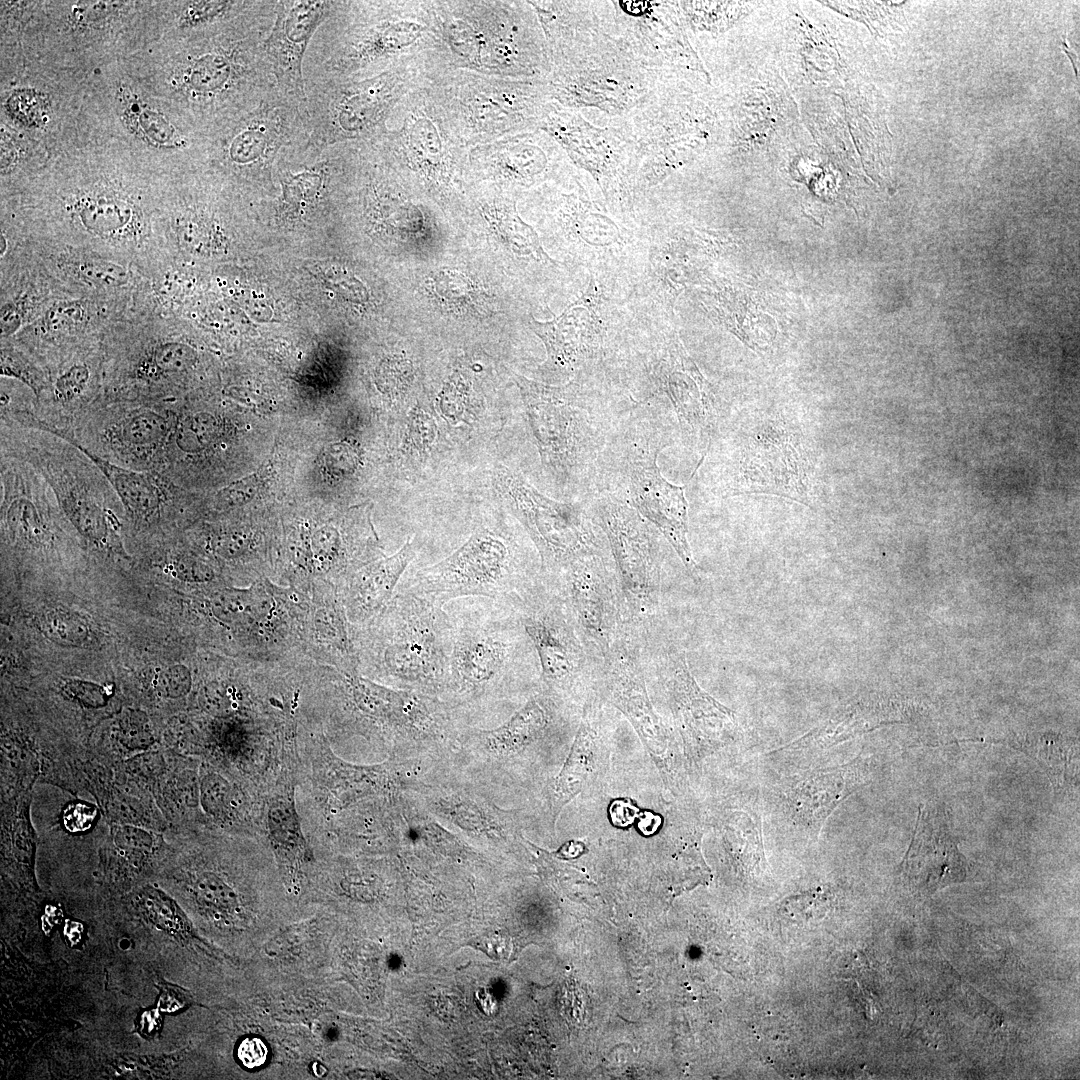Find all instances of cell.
Returning <instances> with one entry per match:
<instances>
[{
	"instance_id": "cell-1",
	"label": "cell",
	"mask_w": 1080,
	"mask_h": 1080,
	"mask_svg": "<svg viewBox=\"0 0 1080 1080\" xmlns=\"http://www.w3.org/2000/svg\"><path fill=\"white\" fill-rule=\"evenodd\" d=\"M276 0L193 34L170 67L169 86L194 125L207 131L255 106L277 89L264 51Z\"/></svg>"
},
{
	"instance_id": "cell-2",
	"label": "cell",
	"mask_w": 1080,
	"mask_h": 1080,
	"mask_svg": "<svg viewBox=\"0 0 1080 1080\" xmlns=\"http://www.w3.org/2000/svg\"><path fill=\"white\" fill-rule=\"evenodd\" d=\"M472 598L446 604L452 650L445 690L471 700L516 683L542 685L536 651L509 606L491 598Z\"/></svg>"
},
{
	"instance_id": "cell-3",
	"label": "cell",
	"mask_w": 1080,
	"mask_h": 1080,
	"mask_svg": "<svg viewBox=\"0 0 1080 1080\" xmlns=\"http://www.w3.org/2000/svg\"><path fill=\"white\" fill-rule=\"evenodd\" d=\"M540 559H532L500 529H476L452 554L420 569L408 591L434 604L466 597L498 601L525 593L541 578Z\"/></svg>"
},
{
	"instance_id": "cell-4",
	"label": "cell",
	"mask_w": 1080,
	"mask_h": 1080,
	"mask_svg": "<svg viewBox=\"0 0 1080 1080\" xmlns=\"http://www.w3.org/2000/svg\"><path fill=\"white\" fill-rule=\"evenodd\" d=\"M515 382L544 467L561 483L584 479L608 445L604 413L576 382L550 386L519 375Z\"/></svg>"
},
{
	"instance_id": "cell-5",
	"label": "cell",
	"mask_w": 1080,
	"mask_h": 1080,
	"mask_svg": "<svg viewBox=\"0 0 1080 1080\" xmlns=\"http://www.w3.org/2000/svg\"><path fill=\"white\" fill-rule=\"evenodd\" d=\"M536 651L544 691L561 705H584L595 693L601 662L580 636L560 595L543 576L504 601Z\"/></svg>"
},
{
	"instance_id": "cell-6",
	"label": "cell",
	"mask_w": 1080,
	"mask_h": 1080,
	"mask_svg": "<svg viewBox=\"0 0 1080 1080\" xmlns=\"http://www.w3.org/2000/svg\"><path fill=\"white\" fill-rule=\"evenodd\" d=\"M306 141L304 106L277 88L255 106L208 130L202 145L225 174L263 185L274 179L282 153Z\"/></svg>"
},
{
	"instance_id": "cell-7",
	"label": "cell",
	"mask_w": 1080,
	"mask_h": 1080,
	"mask_svg": "<svg viewBox=\"0 0 1080 1080\" xmlns=\"http://www.w3.org/2000/svg\"><path fill=\"white\" fill-rule=\"evenodd\" d=\"M668 443L656 431V423L631 420L619 443L616 458V495H610L635 509L673 547L688 572L699 577L688 542V503L684 487L667 481L657 458Z\"/></svg>"
},
{
	"instance_id": "cell-8",
	"label": "cell",
	"mask_w": 1080,
	"mask_h": 1080,
	"mask_svg": "<svg viewBox=\"0 0 1080 1080\" xmlns=\"http://www.w3.org/2000/svg\"><path fill=\"white\" fill-rule=\"evenodd\" d=\"M383 624L377 656L381 669L413 690H445L452 623L444 606L408 592L395 598Z\"/></svg>"
},
{
	"instance_id": "cell-9",
	"label": "cell",
	"mask_w": 1080,
	"mask_h": 1080,
	"mask_svg": "<svg viewBox=\"0 0 1080 1080\" xmlns=\"http://www.w3.org/2000/svg\"><path fill=\"white\" fill-rule=\"evenodd\" d=\"M168 403L97 399L66 430H48L110 462L158 471L175 416Z\"/></svg>"
},
{
	"instance_id": "cell-10",
	"label": "cell",
	"mask_w": 1080,
	"mask_h": 1080,
	"mask_svg": "<svg viewBox=\"0 0 1080 1080\" xmlns=\"http://www.w3.org/2000/svg\"><path fill=\"white\" fill-rule=\"evenodd\" d=\"M606 537L622 599L623 619L647 630L656 618L662 589L658 531L635 509L606 494L587 510Z\"/></svg>"
},
{
	"instance_id": "cell-11",
	"label": "cell",
	"mask_w": 1080,
	"mask_h": 1080,
	"mask_svg": "<svg viewBox=\"0 0 1080 1080\" xmlns=\"http://www.w3.org/2000/svg\"><path fill=\"white\" fill-rule=\"evenodd\" d=\"M496 486L533 543L544 575L580 557L610 552L605 535L582 506L549 498L505 467L496 471Z\"/></svg>"
},
{
	"instance_id": "cell-12",
	"label": "cell",
	"mask_w": 1080,
	"mask_h": 1080,
	"mask_svg": "<svg viewBox=\"0 0 1080 1080\" xmlns=\"http://www.w3.org/2000/svg\"><path fill=\"white\" fill-rule=\"evenodd\" d=\"M398 83L392 71L360 81L305 82L307 143L325 149L374 134L396 99Z\"/></svg>"
},
{
	"instance_id": "cell-13",
	"label": "cell",
	"mask_w": 1080,
	"mask_h": 1080,
	"mask_svg": "<svg viewBox=\"0 0 1080 1080\" xmlns=\"http://www.w3.org/2000/svg\"><path fill=\"white\" fill-rule=\"evenodd\" d=\"M598 36L578 48L556 87L557 97L569 106L596 107L621 115L647 104L653 80L615 40Z\"/></svg>"
},
{
	"instance_id": "cell-14",
	"label": "cell",
	"mask_w": 1080,
	"mask_h": 1080,
	"mask_svg": "<svg viewBox=\"0 0 1080 1080\" xmlns=\"http://www.w3.org/2000/svg\"><path fill=\"white\" fill-rule=\"evenodd\" d=\"M543 576L562 598L590 652L601 662L624 622L610 552L580 557L559 572Z\"/></svg>"
},
{
	"instance_id": "cell-15",
	"label": "cell",
	"mask_w": 1080,
	"mask_h": 1080,
	"mask_svg": "<svg viewBox=\"0 0 1080 1080\" xmlns=\"http://www.w3.org/2000/svg\"><path fill=\"white\" fill-rule=\"evenodd\" d=\"M646 631L623 622L601 661L595 692L629 720L654 755H664L669 731L650 701L644 674L643 645Z\"/></svg>"
},
{
	"instance_id": "cell-16",
	"label": "cell",
	"mask_w": 1080,
	"mask_h": 1080,
	"mask_svg": "<svg viewBox=\"0 0 1080 1080\" xmlns=\"http://www.w3.org/2000/svg\"><path fill=\"white\" fill-rule=\"evenodd\" d=\"M675 722L690 745H712L730 733L734 713L700 688L678 645L661 646L652 659Z\"/></svg>"
},
{
	"instance_id": "cell-17",
	"label": "cell",
	"mask_w": 1080,
	"mask_h": 1080,
	"mask_svg": "<svg viewBox=\"0 0 1080 1080\" xmlns=\"http://www.w3.org/2000/svg\"><path fill=\"white\" fill-rule=\"evenodd\" d=\"M548 130L567 149L570 157L591 173L606 196L626 190L638 170L634 138L618 129L597 128L579 115H557Z\"/></svg>"
},
{
	"instance_id": "cell-18",
	"label": "cell",
	"mask_w": 1080,
	"mask_h": 1080,
	"mask_svg": "<svg viewBox=\"0 0 1080 1080\" xmlns=\"http://www.w3.org/2000/svg\"><path fill=\"white\" fill-rule=\"evenodd\" d=\"M338 1L278 0L264 51L278 90L304 106L303 63L318 28L334 13Z\"/></svg>"
},
{
	"instance_id": "cell-19",
	"label": "cell",
	"mask_w": 1080,
	"mask_h": 1080,
	"mask_svg": "<svg viewBox=\"0 0 1080 1080\" xmlns=\"http://www.w3.org/2000/svg\"><path fill=\"white\" fill-rule=\"evenodd\" d=\"M968 864L958 849L946 812L921 805L909 848L900 865L902 878L922 895H932L966 880Z\"/></svg>"
},
{
	"instance_id": "cell-20",
	"label": "cell",
	"mask_w": 1080,
	"mask_h": 1080,
	"mask_svg": "<svg viewBox=\"0 0 1080 1080\" xmlns=\"http://www.w3.org/2000/svg\"><path fill=\"white\" fill-rule=\"evenodd\" d=\"M649 376L656 390L670 400L684 438L707 449L716 419L712 396L679 344H665L656 353Z\"/></svg>"
},
{
	"instance_id": "cell-21",
	"label": "cell",
	"mask_w": 1080,
	"mask_h": 1080,
	"mask_svg": "<svg viewBox=\"0 0 1080 1080\" xmlns=\"http://www.w3.org/2000/svg\"><path fill=\"white\" fill-rule=\"evenodd\" d=\"M600 292L594 280L575 305L557 319L540 323L532 321L533 331L543 340L548 358L545 370L569 378L600 351L602 331L596 316Z\"/></svg>"
},
{
	"instance_id": "cell-22",
	"label": "cell",
	"mask_w": 1080,
	"mask_h": 1080,
	"mask_svg": "<svg viewBox=\"0 0 1080 1080\" xmlns=\"http://www.w3.org/2000/svg\"><path fill=\"white\" fill-rule=\"evenodd\" d=\"M861 761L803 774L782 790L785 814L796 826L818 833L828 816L863 779Z\"/></svg>"
},
{
	"instance_id": "cell-23",
	"label": "cell",
	"mask_w": 1080,
	"mask_h": 1080,
	"mask_svg": "<svg viewBox=\"0 0 1080 1080\" xmlns=\"http://www.w3.org/2000/svg\"><path fill=\"white\" fill-rule=\"evenodd\" d=\"M39 254L44 270L56 282L84 293L85 297L120 298L135 282L131 266L86 249L44 244ZM64 289V288H63Z\"/></svg>"
},
{
	"instance_id": "cell-24",
	"label": "cell",
	"mask_w": 1080,
	"mask_h": 1080,
	"mask_svg": "<svg viewBox=\"0 0 1080 1080\" xmlns=\"http://www.w3.org/2000/svg\"><path fill=\"white\" fill-rule=\"evenodd\" d=\"M74 447L86 455L106 477L121 501L124 515L130 523L140 528L153 526L160 521L173 495L170 480L166 475L157 471L127 468L82 447Z\"/></svg>"
},
{
	"instance_id": "cell-25",
	"label": "cell",
	"mask_w": 1080,
	"mask_h": 1080,
	"mask_svg": "<svg viewBox=\"0 0 1080 1080\" xmlns=\"http://www.w3.org/2000/svg\"><path fill=\"white\" fill-rule=\"evenodd\" d=\"M117 100L119 113L126 126L149 146L168 152L185 153L194 149L195 142H202L129 88L121 87Z\"/></svg>"
},
{
	"instance_id": "cell-26",
	"label": "cell",
	"mask_w": 1080,
	"mask_h": 1080,
	"mask_svg": "<svg viewBox=\"0 0 1080 1080\" xmlns=\"http://www.w3.org/2000/svg\"><path fill=\"white\" fill-rule=\"evenodd\" d=\"M594 695L583 707V717L566 764L554 788L555 816L571 799L581 792L592 775L596 762L599 736L595 728Z\"/></svg>"
},
{
	"instance_id": "cell-27",
	"label": "cell",
	"mask_w": 1080,
	"mask_h": 1080,
	"mask_svg": "<svg viewBox=\"0 0 1080 1080\" xmlns=\"http://www.w3.org/2000/svg\"><path fill=\"white\" fill-rule=\"evenodd\" d=\"M169 228L180 246L195 254H208L225 240L223 217L203 201H184L172 211Z\"/></svg>"
},
{
	"instance_id": "cell-28",
	"label": "cell",
	"mask_w": 1080,
	"mask_h": 1080,
	"mask_svg": "<svg viewBox=\"0 0 1080 1080\" xmlns=\"http://www.w3.org/2000/svg\"><path fill=\"white\" fill-rule=\"evenodd\" d=\"M415 556V549L407 540L395 555L364 570L354 586L357 610L369 613L381 604Z\"/></svg>"
},
{
	"instance_id": "cell-29",
	"label": "cell",
	"mask_w": 1080,
	"mask_h": 1080,
	"mask_svg": "<svg viewBox=\"0 0 1080 1080\" xmlns=\"http://www.w3.org/2000/svg\"><path fill=\"white\" fill-rule=\"evenodd\" d=\"M1034 758L1049 776L1054 791L1060 793L1078 787V747L1062 739L1025 740L1014 744Z\"/></svg>"
},
{
	"instance_id": "cell-30",
	"label": "cell",
	"mask_w": 1080,
	"mask_h": 1080,
	"mask_svg": "<svg viewBox=\"0 0 1080 1080\" xmlns=\"http://www.w3.org/2000/svg\"><path fill=\"white\" fill-rule=\"evenodd\" d=\"M257 1H182L175 10V26L182 33H197L229 21L252 9Z\"/></svg>"
},
{
	"instance_id": "cell-31",
	"label": "cell",
	"mask_w": 1080,
	"mask_h": 1080,
	"mask_svg": "<svg viewBox=\"0 0 1080 1080\" xmlns=\"http://www.w3.org/2000/svg\"><path fill=\"white\" fill-rule=\"evenodd\" d=\"M39 628L48 639L67 647L82 645L90 635L89 626L82 616L61 607L44 611L39 617Z\"/></svg>"
},
{
	"instance_id": "cell-32",
	"label": "cell",
	"mask_w": 1080,
	"mask_h": 1080,
	"mask_svg": "<svg viewBox=\"0 0 1080 1080\" xmlns=\"http://www.w3.org/2000/svg\"><path fill=\"white\" fill-rule=\"evenodd\" d=\"M111 836L119 854L133 864L148 861L159 846L157 834L138 825L113 823Z\"/></svg>"
},
{
	"instance_id": "cell-33",
	"label": "cell",
	"mask_w": 1080,
	"mask_h": 1080,
	"mask_svg": "<svg viewBox=\"0 0 1080 1080\" xmlns=\"http://www.w3.org/2000/svg\"><path fill=\"white\" fill-rule=\"evenodd\" d=\"M500 213L496 214L494 225L515 252L544 261L549 259L540 246L537 234L518 217L514 209L508 208Z\"/></svg>"
},
{
	"instance_id": "cell-34",
	"label": "cell",
	"mask_w": 1080,
	"mask_h": 1080,
	"mask_svg": "<svg viewBox=\"0 0 1080 1080\" xmlns=\"http://www.w3.org/2000/svg\"><path fill=\"white\" fill-rule=\"evenodd\" d=\"M116 740L124 754H140L156 743L148 716L138 710L127 711L121 716Z\"/></svg>"
},
{
	"instance_id": "cell-35",
	"label": "cell",
	"mask_w": 1080,
	"mask_h": 1080,
	"mask_svg": "<svg viewBox=\"0 0 1080 1080\" xmlns=\"http://www.w3.org/2000/svg\"><path fill=\"white\" fill-rule=\"evenodd\" d=\"M143 913L156 927L171 933L184 930L183 919L175 903L154 887L144 888L139 895Z\"/></svg>"
},
{
	"instance_id": "cell-36",
	"label": "cell",
	"mask_w": 1080,
	"mask_h": 1080,
	"mask_svg": "<svg viewBox=\"0 0 1080 1080\" xmlns=\"http://www.w3.org/2000/svg\"><path fill=\"white\" fill-rule=\"evenodd\" d=\"M406 431V449L417 458H423L431 451L438 436L433 415L421 407L414 408L410 413Z\"/></svg>"
},
{
	"instance_id": "cell-37",
	"label": "cell",
	"mask_w": 1080,
	"mask_h": 1080,
	"mask_svg": "<svg viewBox=\"0 0 1080 1080\" xmlns=\"http://www.w3.org/2000/svg\"><path fill=\"white\" fill-rule=\"evenodd\" d=\"M270 462H266L255 473L236 480L215 494V501L221 506H236L252 499L260 490L270 472Z\"/></svg>"
},
{
	"instance_id": "cell-38",
	"label": "cell",
	"mask_w": 1080,
	"mask_h": 1080,
	"mask_svg": "<svg viewBox=\"0 0 1080 1080\" xmlns=\"http://www.w3.org/2000/svg\"><path fill=\"white\" fill-rule=\"evenodd\" d=\"M433 291L444 304L461 307L472 298L469 280L456 271H442L433 279Z\"/></svg>"
},
{
	"instance_id": "cell-39",
	"label": "cell",
	"mask_w": 1080,
	"mask_h": 1080,
	"mask_svg": "<svg viewBox=\"0 0 1080 1080\" xmlns=\"http://www.w3.org/2000/svg\"><path fill=\"white\" fill-rule=\"evenodd\" d=\"M469 403L470 394L468 388L460 379L449 381L439 395L441 415L453 424L465 420Z\"/></svg>"
},
{
	"instance_id": "cell-40",
	"label": "cell",
	"mask_w": 1080,
	"mask_h": 1080,
	"mask_svg": "<svg viewBox=\"0 0 1080 1080\" xmlns=\"http://www.w3.org/2000/svg\"><path fill=\"white\" fill-rule=\"evenodd\" d=\"M150 685L161 697L177 698L189 691L190 678L182 667H168L153 672Z\"/></svg>"
},
{
	"instance_id": "cell-41",
	"label": "cell",
	"mask_w": 1080,
	"mask_h": 1080,
	"mask_svg": "<svg viewBox=\"0 0 1080 1080\" xmlns=\"http://www.w3.org/2000/svg\"><path fill=\"white\" fill-rule=\"evenodd\" d=\"M229 797V784L215 773L206 774L201 782V802L204 810L219 819L225 812Z\"/></svg>"
},
{
	"instance_id": "cell-42",
	"label": "cell",
	"mask_w": 1080,
	"mask_h": 1080,
	"mask_svg": "<svg viewBox=\"0 0 1080 1080\" xmlns=\"http://www.w3.org/2000/svg\"><path fill=\"white\" fill-rule=\"evenodd\" d=\"M381 383L384 389L398 395L405 392L413 379L411 362L404 357L389 360L381 369Z\"/></svg>"
},
{
	"instance_id": "cell-43",
	"label": "cell",
	"mask_w": 1080,
	"mask_h": 1080,
	"mask_svg": "<svg viewBox=\"0 0 1080 1080\" xmlns=\"http://www.w3.org/2000/svg\"><path fill=\"white\" fill-rule=\"evenodd\" d=\"M64 689L71 698L88 708L102 707L108 701L106 689L95 683L71 681L65 685Z\"/></svg>"
},
{
	"instance_id": "cell-44",
	"label": "cell",
	"mask_w": 1080,
	"mask_h": 1080,
	"mask_svg": "<svg viewBox=\"0 0 1080 1080\" xmlns=\"http://www.w3.org/2000/svg\"><path fill=\"white\" fill-rule=\"evenodd\" d=\"M327 277L334 289L346 300L353 303H362L367 299V290L363 284L345 270H333L327 273Z\"/></svg>"
},
{
	"instance_id": "cell-45",
	"label": "cell",
	"mask_w": 1080,
	"mask_h": 1080,
	"mask_svg": "<svg viewBox=\"0 0 1080 1080\" xmlns=\"http://www.w3.org/2000/svg\"><path fill=\"white\" fill-rule=\"evenodd\" d=\"M238 1058L247 1068L263 1065L267 1058V1047L259 1038H247L238 1047Z\"/></svg>"
},
{
	"instance_id": "cell-46",
	"label": "cell",
	"mask_w": 1080,
	"mask_h": 1080,
	"mask_svg": "<svg viewBox=\"0 0 1080 1080\" xmlns=\"http://www.w3.org/2000/svg\"><path fill=\"white\" fill-rule=\"evenodd\" d=\"M6 131L1 133V171L2 175L10 172L17 161V150Z\"/></svg>"
},
{
	"instance_id": "cell-47",
	"label": "cell",
	"mask_w": 1080,
	"mask_h": 1080,
	"mask_svg": "<svg viewBox=\"0 0 1080 1080\" xmlns=\"http://www.w3.org/2000/svg\"><path fill=\"white\" fill-rule=\"evenodd\" d=\"M160 1016L157 1010H149L139 1015V1033L144 1037H154L160 1028Z\"/></svg>"
},
{
	"instance_id": "cell-48",
	"label": "cell",
	"mask_w": 1080,
	"mask_h": 1080,
	"mask_svg": "<svg viewBox=\"0 0 1080 1080\" xmlns=\"http://www.w3.org/2000/svg\"><path fill=\"white\" fill-rule=\"evenodd\" d=\"M477 1005L486 1015H493L497 1010V1000L495 996L486 989H479L476 992Z\"/></svg>"
}]
</instances>
